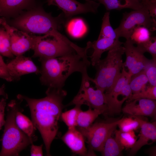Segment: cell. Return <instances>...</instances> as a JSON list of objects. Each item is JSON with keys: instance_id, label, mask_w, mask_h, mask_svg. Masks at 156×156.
Masks as SVG:
<instances>
[{"instance_id": "36", "label": "cell", "mask_w": 156, "mask_h": 156, "mask_svg": "<svg viewBox=\"0 0 156 156\" xmlns=\"http://www.w3.org/2000/svg\"><path fill=\"white\" fill-rule=\"evenodd\" d=\"M143 5L148 11L150 16L154 20L156 18V1L144 0L142 1Z\"/></svg>"}, {"instance_id": "16", "label": "cell", "mask_w": 156, "mask_h": 156, "mask_svg": "<svg viewBox=\"0 0 156 156\" xmlns=\"http://www.w3.org/2000/svg\"><path fill=\"white\" fill-rule=\"evenodd\" d=\"M10 73L14 80H18L24 75L40 73V70L31 58L23 55L16 57L7 64Z\"/></svg>"}, {"instance_id": "25", "label": "cell", "mask_w": 156, "mask_h": 156, "mask_svg": "<svg viewBox=\"0 0 156 156\" xmlns=\"http://www.w3.org/2000/svg\"><path fill=\"white\" fill-rule=\"evenodd\" d=\"M148 82L143 70L132 76L129 84L132 94L137 93L144 90Z\"/></svg>"}, {"instance_id": "27", "label": "cell", "mask_w": 156, "mask_h": 156, "mask_svg": "<svg viewBox=\"0 0 156 156\" xmlns=\"http://www.w3.org/2000/svg\"><path fill=\"white\" fill-rule=\"evenodd\" d=\"M110 12H106L102 19L101 31L98 38H107L114 39H119L114 30L112 27L109 20Z\"/></svg>"}, {"instance_id": "40", "label": "cell", "mask_w": 156, "mask_h": 156, "mask_svg": "<svg viewBox=\"0 0 156 156\" xmlns=\"http://www.w3.org/2000/svg\"><path fill=\"white\" fill-rule=\"evenodd\" d=\"M147 153L150 156H155L156 155V146L152 147L148 149Z\"/></svg>"}, {"instance_id": "12", "label": "cell", "mask_w": 156, "mask_h": 156, "mask_svg": "<svg viewBox=\"0 0 156 156\" xmlns=\"http://www.w3.org/2000/svg\"><path fill=\"white\" fill-rule=\"evenodd\" d=\"M47 2L49 5H54L62 10L67 20L79 14L96 13L100 4L94 1L82 3L76 0H47Z\"/></svg>"}, {"instance_id": "44", "label": "cell", "mask_w": 156, "mask_h": 156, "mask_svg": "<svg viewBox=\"0 0 156 156\" xmlns=\"http://www.w3.org/2000/svg\"><path fill=\"white\" fill-rule=\"evenodd\" d=\"M138 1H140L142 2V1L144 0H138Z\"/></svg>"}, {"instance_id": "20", "label": "cell", "mask_w": 156, "mask_h": 156, "mask_svg": "<svg viewBox=\"0 0 156 156\" xmlns=\"http://www.w3.org/2000/svg\"><path fill=\"white\" fill-rule=\"evenodd\" d=\"M103 4L107 11L121 10L130 8L133 10H139L144 7L141 2L138 0H97Z\"/></svg>"}, {"instance_id": "18", "label": "cell", "mask_w": 156, "mask_h": 156, "mask_svg": "<svg viewBox=\"0 0 156 156\" xmlns=\"http://www.w3.org/2000/svg\"><path fill=\"white\" fill-rule=\"evenodd\" d=\"M61 139L73 153L81 156H88L84 136L76 127L68 129Z\"/></svg>"}, {"instance_id": "13", "label": "cell", "mask_w": 156, "mask_h": 156, "mask_svg": "<svg viewBox=\"0 0 156 156\" xmlns=\"http://www.w3.org/2000/svg\"><path fill=\"white\" fill-rule=\"evenodd\" d=\"M123 44L126 59L123 63V67L128 68V73L132 76L143 70L149 59L129 39L126 40Z\"/></svg>"}, {"instance_id": "5", "label": "cell", "mask_w": 156, "mask_h": 156, "mask_svg": "<svg viewBox=\"0 0 156 156\" xmlns=\"http://www.w3.org/2000/svg\"><path fill=\"white\" fill-rule=\"evenodd\" d=\"M124 53V47L118 45L109 50L106 57L95 64L96 73L91 81L96 88L106 92L112 88L121 72L123 63L122 56Z\"/></svg>"}, {"instance_id": "43", "label": "cell", "mask_w": 156, "mask_h": 156, "mask_svg": "<svg viewBox=\"0 0 156 156\" xmlns=\"http://www.w3.org/2000/svg\"><path fill=\"white\" fill-rule=\"evenodd\" d=\"M149 0V1H156V0Z\"/></svg>"}, {"instance_id": "38", "label": "cell", "mask_w": 156, "mask_h": 156, "mask_svg": "<svg viewBox=\"0 0 156 156\" xmlns=\"http://www.w3.org/2000/svg\"><path fill=\"white\" fill-rule=\"evenodd\" d=\"M43 144L40 146L35 145L33 144H31L30 148V155L31 156H43L42 151Z\"/></svg>"}, {"instance_id": "41", "label": "cell", "mask_w": 156, "mask_h": 156, "mask_svg": "<svg viewBox=\"0 0 156 156\" xmlns=\"http://www.w3.org/2000/svg\"><path fill=\"white\" fill-rule=\"evenodd\" d=\"M3 96L7 99L8 98L7 95L5 92V87L4 85L0 87V96Z\"/></svg>"}, {"instance_id": "39", "label": "cell", "mask_w": 156, "mask_h": 156, "mask_svg": "<svg viewBox=\"0 0 156 156\" xmlns=\"http://www.w3.org/2000/svg\"><path fill=\"white\" fill-rule=\"evenodd\" d=\"M132 94V91L129 83L125 84L122 87L120 95L127 97L128 99Z\"/></svg>"}, {"instance_id": "10", "label": "cell", "mask_w": 156, "mask_h": 156, "mask_svg": "<svg viewBox=\"0 0 156 156\" xmlns=\"http://www.w3.org/2000/svg\"><path fill=\"white\" fill-rule=\"evenodd\" d=\"M0 24L4 28L10 39L12 52L16 56L23 55L26 51L33 50L35 43V36L9 25L4 18H0Z\"/></svg>"}, {"instance_id": "4", "label": "cell", "mask_w": 156, "mask_h": 156, "mask_svg": "<svg viewBox=\"0 0 156 156\" xmlns=\"http://www.w3.org/2000/svg\"><path fill=\"white\" fill-rule=\"evenodd\" d=\"M23 101L17 99L11 100L7 105V113L1 139L0 156H17L20 152L33 143L36 137L28 136L17 125L16 113L21 109L20 105Z\"/></svg>"}, {"instance_id": "1", "label": "cell", "mask_w": 156, "mask_h": 156, "mask_svg": "<svg viewBox=\"0 0 156 156\" xmlns=\"http://www.w3.org/2000/svg\"><path fill=\"white\" fill-rule=\"evenodd\" d=\"M46 96L35 99L19 94L17 99L25 100L30 112L32 121L43 140L47 156H50L51 144L58 130V121L64 107L63 100L67 95L62 88L48 87Z\"/></svg>"}, {"instance_id": "34", "label": "cell", "mask_w": 156, "mask_h": 156, "mask_svg": "<svg viewBox=\"0 0 156 156\" xmlns=\"http://www.w3.org/2000/svg\"><path fill=\"white\" fill-rule=\"evenodd\" d=\"M137 47L144 53H149L151 55L152 59L156 60V36H151L148 41L137 45Z\"/></svg>"}, {"instance_id": "42", "label": "cell", "mask_w": 156, "mask_h": 156, "mask_svg": "<svg viewBox=\"0 0 156 156\" xmlns=\"http://www.w3.org/2000/svg\"><path fill=\"white\" fill-rule=\"evenodd\" d=\"M86 2H92L93 1L91 0H85Z\"/></svg>"}, {"instance_id": "31", "label": "cell", "mask_w": 156, "mask_h": 156, "mask_svg": "<svg viewBox=\"0 0 156 156\" xmlns=\"http://www.w3.org/2000/svg\"><path fill=\"white\" fill-rule=\"evenodd\" d=\"M141 98L156 99V86L149 85L143 91L137 93L132 94L127 99V102Z\"/></svg>"}, {"instance_id": "17", "label": "cell", "mask_w": 156, "mask_h": 156, "mask_svg": "<svg viewBox=\"0 0 156 156\" xmlns=\"http://www.w3.org/2000/svg\"><path fill=\"white\" fill-rule=\"evenodd\" d=\"M123 42L119 39H114L107 38H98L93 42L89 41L86 47L87 50L92 49V52L88 56L91 59V63L94 66L101 59L102 54Z\"/></svg>"}, {"instance_id": "2", "label": "cell", "mask_w": 156, "mask_h": 156, "mask_svg": "<svg viewBox=\"0 0 156 156\" xmlns=\"http://www.w3.org/2000/svg\"><path fill=\"white\" fill-rule=\"evenodd\" d=\"M88 58L77 53L55 58H39L41 83L48 87L62 88L72 74L87 71L91 64Z\"/></svg>"}, {"instance_id": "33", "label": "cell", "mask_w": 156, "mask_h": 156, "mask_svg": "<svg viewBox=\"0 0 156 156\" xmlns=\"http://www.w3.org/2000/svg\"><path fill=\"white\" fill-rule=\"evenodd\" d=\"M143 70L149 85L156 86V60L149 59Z\"/></svg>"}, {"instance_id": "24", "label": "cell", "mask_w": 156, "mask_h": 156, "mask_svg": "<svg viewBox=\"0 0 156 156\" xmlns=\"http://www.w3.org/2000/svg\"><path fill=\"white\" fill-rule=\"evenodd\" d=\"M115 132V138L126 149H131L137 141V136L133 131L124 132L119 130Z\"/></svg>"}, {"instance_id": "15", "label": "cell", "mask_w": 156, "mask_h": 156, "mask_svg": "<svg viewBox=\"0 0 156 156\" xmlns=\"http://www.w3.org/2000/svg\"><path fill=\"white\" fill-rule=\"evenodd\" d=\"M139 122L140 131L139 139L131 149L129 155L133 156L143 146L151 144L156 141V122H148L139 117L132 116Z\"/></svg>"}, {"instance_id": "22", "label": "cell", "mask_w": 156, "mask_h": 156, "mask_svg": "<svg viewBox=\"0 0 156 156\" xmlns=\"http://www.w3.org/2000/svg\"><path fill=\"white\" fill-rule=\"evenodd\" d=\"M22 110L18 111L16 114V121L21 129L28 136L36 137L34 135L36 129L32 121L22 113Z\"/></svg>"}, {"instance_id": "14", "label": "cell", "mask_w": 156, "mask_h": 156, "mask_svg": "<svg viewBox=\"0 0 156 156\" xmlns=\"http://www.w3.org/2000/svg\"><path fill=\"white\" fill-rule=\"evenodd\" d=\"M122 111L131 116L155 117L156 115V101L155 100L146 98L134 100L127 102Z\"/></svg>"}, {"instance_id": "21", "label": "cell", "mask_w": 156, "mask_h": 156, "mask_svg": "<svg viewBox=\"0 0 156 156\" xmlns=\"http://www.w3.org/2000/svg\"><path fill=\"white\" fill-rule=\"evenodd\" d=\"M103 113L102 111L90 108L85 111L81 110L77 117V126L79 128H87L92 124L99 115Z\"/></svg>"}, {"instance_id": "35", "label": "cell", "mask_w": 156, "mask_h": 156, "mask_svg": "<svg viewBox=\"0 0 156 156\" xmlns=\"http://www.w3.org/2000/svg\"><path fill=\"white\" fill-rule=\"evenodd\" d=\"M0 78L9 82L14 80L10 73L7 64L5 63L1 55H0Z\"/></svg>"}, {"instance_id": "11", "label": "cell", "mask_w": 156, "mask_h": 156, "mask_svg": "<svg viewBox=\"0 0 156 156\" xmlns=\"http://www.w3.org/2000/svg\"><path fill=\"white\" fill-rule=\"evenodd\" d=\"M120 75L112 88L108 92H105L107 106L105 113L110 115L119 114L122 111V105L128 98L125 97L121 100L118 99L123 86L130 83L131 76L123 67Z\"/></svg>"}, {"instance_id": "37", "label": "cell", "mask_w": 156, "mask_h": 156, "mask_svg": "<svg viewBox=\"0 0 156 156\" xmlns=\"http://www.w3.org/2000/svg\"><path fill=\"white\" fill-rule=\"evenodd\" d=\"M7 99L3 97L0 100V130L5 123L4 116Z\"/></svg>"}, {"instance_id": "32", "label": "cell", "mask_w": 156, "mask_h": 156, "mask_svg": "<svg viewBox=\"0 0 156 156\" xmlns=\"http://www.w3.org/2000/svg\"><path fill=\"white\" fill-rule=\"evenodd\" d=\"M118 126L120 130L124 132L134 131L140 128L138 122L135 118L132 116L123 118Z\"/></svg>"}, {"instance_id": "19", "label": "cell", "mask_w": 156, "mask_h": 156, "mask_svg": "<svg viewBox=\"0 0 156 156\" xmlns=\"http://www.w3.org/2000/svg\"><path fill=\"white\" fill-rule=\"evenodd\" d=\"M34 2L35 0H0V14L6 17L14 16L33 7Z\"/></svg>"}, {"instance_id": "7", "label": "cell", "mask_w": 156, "mask_h": 156, "mask_svg": "<svg viewBox=\"0 0 156 156\" xmlns=\"http://www.w3.org/2000/svg\"><path fill=\"white\" fill-rule=\"evenodd\" d=\"M82 81L79 90L73 100L66 106L86 105L89 108L99 110L105 113L107 106L105 92L101 90H95L90 85V77L87 71L81 74Z\"/></svg>"}, {"instance_id": "8", "label": "cell", "mask_w": 156, "mask_h": 156, "mask_svg": "<svg viewBox=\"0 0 156 156\" xmlns=\"http://www.w3.org/2000/svg\"><path fill=\"white\" fill-rule=\"evenodd\" d=\"M119 26L114 31L118 37L128 40L134 29L137 26L145 27L151 31L156 29V20L151 16L148 10L144 6L140 9L123 13Z\"/></svg>"}, {"instance_id": "29", "label": "cell", "mask_w": 156, "mask_h": 156, "mask_svg": "<svg viewBox=\"0 0 156 156\" xmlns=\"http://www.w3.org/2000/svg\"><path fill=\"white\" fill-rule=\"evenodd\" d=\"M81 106L75 105L73 108L62 113L61 118L68 129L77 126V117L79 112L81 110Z\"/></svg>"}, {"instance_id": "23", "label": "cell", "mask_w": 156, "mask_h": 156, "mask_svg": "<svg viewBox=\"0 0 156 156\" xmlns=\"http://www.w3.org/2000/svg\"><path fill=\"white\" fill-rule=\"evenodd\" d=\"M124 149L116 140L110 135L106 140L101 152L103 156H119L122 155Z\"/></svg>"}, {"instance_id": "9", "label": "cell", "mask_w": 156, "mask_h": 156, "mask_svg": "<svg viewBox=\"0 0 156 156\" xmlns=\"http://www.w3.org/2000/svg\"><path fill=\"white\" fill-rule=\"evenodd\" d=\"M123 118L110 122H97L86 128H78L88 144V151L101 152L107 138Z\"/></svg>"}, {"instance_id": "6", "label": "cell", "mask_w": 156, "mask_h": 156, "mask_svg": "<svg viewBox=\"0 0 156 156\" xmlns=\"http://www.w3.org/2000/svg\"><path fill=\"white\" fill-rule=\"evenodd\" d=\"M34 57L50 58L79 54L87 56L86 48L79 47L69 39L52 34L35 36Z\"/></svg>"}, {"instance_id": "3", "label": "cell", "mask_w": 156, "mask_h": 156, "mask_svg": "<svg viewBox=\"0 0 156 156\" xmlns=\"http://www.w3.org/2000/svg\"><path fill=\"white\" fill-rule=\"evenodd\" d=\"M66 20L63 13L57 17H53L39 5L16 18L12 24L13 26L28 33L52 34L67 40L66 37L59 31Z\"/></svg>"}, {"instance_id": "28", "label": "cell", "mask_w": 156, "mask_h": 156, "mask_svg": "<svg viewBox=\"0 0 156 156\" xmlns=\"http://www.w3.org/2000/svg\"><path fill=\"white\" fill-rule=\"evenodd\" d=\"M67 30L73 37L79 38L83 35L87 30V27L80 19H75L68 24Z\"/></svg>"}, {"instance_id": "26", "label": "cell", "mask_w": 156, "mask_h": 156, "mask_svg": "<svg viewBox=\"0 0 156 156\" xmlns=\"http://www.w3.org/2000/svg\"><path fill=\"white\" fill-rule=\"evenodd\" d=\"M151 37V31L149 29L139 26L134 29L129 39L134 44L137 45L148 41Z\"/></svg>"}, {"instance_id": "30", "label": "cell", "mask_w": 156, "mask_h": 156, "mask_svg": "<svg viewBox=\"0 0 156 156\" xmlns=\"http://www.w3.org/2000/svg\"><path fill=\"white\" fill-rule=\"evenodd\" d=\"M0 55L9 58H12L14 56L12 51L9 36L4 29H2V37L0 42Z\"/></svg>"}]
</instances>
